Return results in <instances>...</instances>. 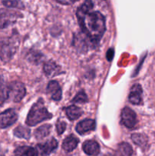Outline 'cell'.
<instances>
[{
  "label": "cell",
  "instance_id": "obj_1",
  "mask_svg": "<svg viewBox=\"0 0 155 156\" xmlns=\"http://www.w3.org/2000/svg\"><path fill=\"white\" fill-rule=\"evenodd\" d=\"M93 2L86 1L78 9L76 15L84 34L93 45L98 44L106 30L104 16L99 12H93Z\"/></svg>",
  "mask_w": 155,
  "mask_h": 156
},
{
  "label": "cell",
  "instance_id": "obj_2",
  "mask_svg": "<svg viewBox=\"0 0 155 156\" xmlns=\"http://www.w3.org/2000/svg\"><path fill=\"white\" fill-rule=\"evenodd\" d=\"M50 118H52V114L49 113L46 107L44 106L43 99H40L32 106L27 115L26 123L28 126H33Z\"/></svg>",
  "mask_w": 155,
  "mask_h": 156
},
{
  "label": "cell",
  "instance_id": "obj_3",
  "mask_svg": "<svg viewBox=\"0 0 155 156\" xmlns=\"http://www.w3.org/2000/svg\"><path fill=\"white\" fill-rule=\"evenodd\" d=\"M18 41L16 37L5 39L0 42V58L4 62H9L16 52Z\"/></svg>",
  "mask_w": 155,
  "mask_h": 156
},
{
  "label": "cell",
  "instance_id": "obj_4",
  "mask_svg": "<svg viewBox=\"0 0 155 156\" xmlns=\"http://www.w3.org/2000/svg\"><path fill=\"white\" fill-rule=\"evenodd\" d=\"M26 89L24 84L20 82H13L9 85V98L15 102H19L24 98Z\"/></svg>",
  "mask_w": 155,
  "mask_h": 156
},
{
  "label": "cell",
  "instance_id": "obj_5",
  "mask_svg": "<svg viewBox=\"0 0 155 156\" xmlns=\"http://www.w3.org/2000/svg\"><path fill=\"white\" fill-rule=\"evenodd\" d=\"M138 120L136 114L131 108H123L121 113V123L128 129H134L136 126Z\"/></svg>",
  "mask_w": 155,
  "mask_h": 156
},
{
  "label": "cell",
  "instance_id": "obj_6",
  "mask_svg": "<svg viewBox=\"0 0 155 156\" xmlns=\"http://www.w3.org/2000/svg\"><path fill=\"white\" fill-rule=\"evenodd\" d=\"M19 16L21 15L15 11L0 9V29L5 28L14 24Z\"/></svg>",
  "mask_w": 155,
  "mask_h": 156
},
{
  "label": "cell",
  "instance_id": "obj_7",
  "mask_svg": "<svg viewBox=\"0 0 155 156\" xmlns=\"http://www.w3.org/2000/svg\"><path fill=\"white\" fill-rule=\"evenodd\" d=\"M17 120H18V115L15 110H6L5 111L0 114V128L4 129L9 127L14 124Z\"/></svg>",
  "mask_w": 155,
  "mask_h": 156
},
{
  "label": "cell",
  "instance_id": "obj_8",
  "mask_svg": "<svg viewBox=\"0 0 155 156\" xmlns=\"http://www.w3.org/2000/svg\"><path fill=\"white\" fill-rule=\"evenodd\" d=\"M142 88L139 84L134 85L130 90L129 100L132 105H139L142 103Z\"/></svg>",
  "mask_w": 155,
  "mask_h": 156
},
{
  "label": "cell",
  "instance_id": "obj_9",
  "mask_svg": "<svg viewBox=\"0 0 155 156\" xmlns=\"http://www.w3.org/2000/svg\"><path fill=\"white\" fill-rule=\"evenodd\" d=\"M95 121L92 119H85L79 122L76 126V131L81 135L87 133L95 129Z\"/></svg>",
  "mask_w": 155,
  "mask_h": 156
},
{
  "label": "cell",
  "instance_id": "obj_10",
  "mask_svg": "<svg viewBox=\"0 0 155 156\" xmlns=\"http://www.w3.org/2000/svg\"><path fill=\"white\" fill-rule=\"evenodd\" d=\"M47 92L50 94L52 99L54 101H60L62 98V89L59 84L56 81H50L47 85Z\"/></svg>",
  "mask_w": 155,
  "mask_h": 156
},
{
  "label": "cell",
  "instance_id": "obj_11",
  "mask_svg": "<svg viewBox=\"0 0 155 156\" xmlns=\"http://www.w3.org/2000/svg\"><path fill=\"white\" fill-rule=\"evenodd\" d=\"M37 147L40 151L41 155L43 156H48L51 152L56 150L58 147V143L55 139H51L43 144H39Z\"/></svg>",
  "mask_w": 155,
  "mask_h": 156
},
{
  "label": "cell",
  "instance_id": "obj_12",
  "mask_svg": "<svg viewBox=\"0 0 155 156\" xmlns=\"http://www.w3.org/2000/svg\"><path fill=\"white\" fill-rule=\"evenodd\" d=\"M83 150L87 155L96 156L100 153V146L94 140H87L83 144Z\"/></svg>",
  "mask_w": 155,
  "mask_h": 156
},
{
  "label": "cell",
  "instance_id": "obj_13",
  "mask_svg": "<svg viewBox=\"0 0 155 156\" xmlns=\"http://www.w3.org/2000/svg\"><path fill=\"white\" fill-rule=\"evenodd\" d=\"M43 70L46 75L49 77H53L60 74V67L53 61H48L43 66Z\"/></svg>",
  "mask_w": 155,
  "mask_h": 156
},
{
  "label": "cell",
  "instance_id": "obj_14",
  "mask_svg": "<svg viewBox=\"0 0 155 156\" xmlns=\"http://www.w3.org/2000/svg\"><path fill=\"white\" fill-rule=\"evenodd\" d=\"M78 144V140L74 136L70 135L64 140L62 143V149L65 152H71L77 147Z\"/></svg>",
  "mask_w": 155,
  "mask_h": 156
},
{
  "label": "cell",
  "instance_id": "obj_15",
  "mask_svg": "<svg viewBox=\"0 0 155 156\" xmlns=\"http://www.w3.org/2000/svg\"><path fill=\"white\" fill-rule=\"evenodd\" d=\"M65 113L70 120H77L83 114L81 109L75 105H70L68 108H65Z\"/></svg>",
  "mask_w": 155,
  "mask_h": 156
},
{
  "label": "cell",
  "instance_id": "obj_16",
  "mask_svg": "<svg viewBox=\"0 0 155 156\" xmlns=\"http://www.w3.org/2000/svg\"><path fill=\"white\" fill-rule=\"evenodd\" d=\"M15 153L17 156H38L37 151L30 146H21L17 148Z\"/></svg>",
  "mask_w": 155,
  "mask_h": 156
},
{
  "label": "cell",
  "instance_id": "obj_17",
  "mask_svg": "<svg viewBox=\"0 0 155 156\" xmlns=\"http://www.w3.org/2000/svg\"><path fill=\"white\" fill-rule=\"evenodd\" d=\"M9 98V86L6 85L3 78L0 76V105L4 103Z\"/></svg>",
  "mask_w": 155,
  "mask_h": 156
},
{
  "label": "cell",
  "instance_id": "obj_18",
  "mask_svg": "<svg viewBox=\"0 0 155 156\" xmlns=\"http://www.w3.org/2000/svg\"><path fill=\"white\" fill-rule=\"evenodd\" d=\"M131 139L132 140L133 143L140 147H144L147 145L148 139L147 136L141 133H134L131 136Z\"/></svg>",
  "mask_w": 155,
  "mask_h": 156
},
{
  "label": "cell",
  "instance_id": "obj_19",
  "mask_svg": "<svg viewBox=\"0 0 155 156\" xmlns=\"http://www.w3.org/2000/svg\"><path fill=\"white\" fill-rule=\"evenodd\" d=\"M50 130H51V126L50 124H44L43 126H40L36 129L34 133L35 137L38 140L45 138L46 136L50 134Z\"/></svg>",
  "mask_w": 155,
  "mask_h": 156
},
{
  "label": "cell",
  "instance_id": "obj_20",
  "mask_svg": "<svg viewBox=\"0 0 155 156\" xmlns=\"http://www.w3.org/2000/svg\"><path fill=\"white\" fill-rule=\"evenodd\" d=\"M118 152L120 156H132L133 149L127 143H122L118 146Z\"/></svg>",
  "mask_w": 155,
  "mask_h": 156
},
{
  "label": "cell",
  "instance_id": "obj_21",
  "mask_svg": "<svg viewBox=\"0 0 155 156\" xmlns=\"http://www.w3.org/2000/svg\"><path fill=\"white\" fill-rule=\"evenodd\" d=\"M14 134H15V136L18 137V138L27 140V139L30 138V130L28 128H26L22 126H19L14 130Z\"/></svg>",
  "mask_w": 155,
  "mask_h": 156
},
{
  "label": "cell",
  "instance_id": "obj_22",
  "mask_svg": "<svg viewBox=\"0 0 155 156\" xmlns=\"http://www.w3.org/2000/svg\"><path fill=\"white\" fill-rule=\"evenodd\" d=\"M88 101V98L87 94H85L84 91H80L78 93L75 95V97L73 98L72 102L73 103H78V104H84Z\"/></svg>",
  "mask_w": 155,
  "mask_h": 156
},
{
  "label": "cell",
  "instance_id": "obj_23",
  "mask_svg": "<svg viewBox=\"0 0 155 156\" xmlns=\"http://www.w3.org/2000/svg\"><path fill=\"white\" fill-rule=\"evenodd\" d=\"M3 5L6 7L9 8H19V9H22L24 7L23 3L20 1H3Z\"/></svg>",
  "mask_w": 155,
  "mask_h": 156
},
{
  "label": "cell",
  "instance_id": "obj_24",
  "mask_svg": "<svg viewBox=\"0 0 155 156\" xmlns=\"http://www.w3.org/2000/svg\"><path fill=\"white\" fill-rule=\"evenodd\" d=\"M66 129V123L63 121H58L56 123V130L57 133L61 135V134L63 133L64 131Z\"/></svg>",
  "mask_w": 155,
  "mask_h": 156
},
{
  "label": "cell",
  "instance_id": "obj_25",
  "mask_svg": "<svg viewBox=\"0 0 155 156\" xmlns=\"http://www.w3.org/2000/svg\"><path fill=\"white\" fill-rule=\"evenodd\" d=\"M41 55L40 54H36V52H33V53H28V59L30 62H38V61L41 58Z\"/></svg>",
  "mask_w": 155,
  "mask_h": 156
},
{
  "label": "cell",
  "instance_id": "obj_26",
  "mask_svg": "<svg viewBox=\"0 0 155 156\" xmlns=\"http://www.w3.org/2000/svg\"><path fill=\"white\" fill-rule=\"evenodd\" d=\"M113 55H114V51L112 48L109 49V50L106 53V59H108L109 61H111L113 58Z\"/></svg>",
  "mask_w": 155,
  "mask_h": 156
},
{
  "label": "cell",
  "instance_id": "obj_27",
  "mask_svg": "<svg viewBox=\"0 0 155 156\" xmlns=\"http://www.w3.org/2000/svg\"><path fill=\"white\" fill-rule=\"evenodd\" d=\"M58 2H59V3H61V4H66V5H68V4H71V3H74V2H72V1H70V2H66V1H65V2H62V1H57Z\"/></svg>",
  "mask_w": 155,
  "mask_h": 156
}]
</instances>
